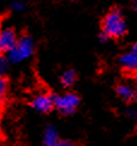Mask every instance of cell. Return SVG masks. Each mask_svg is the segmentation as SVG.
<instances>
[{
  "mask_svg": "<svg viewBox=\"0 0 137 146\" xmlns=\"http://www.w3.org/2000/svg\"><path fill=\"white\" fill-rule=\"evenodd\" d=\"M81 104V97L73 91H67L54 96V110L61 116H70L75 113Z\"/></svg>",
  "mask_w": 137,
  "mask_h": 146,
  "instance_id": "3",
  "label": "cell"
},
{
  "mask_svg": "<svg viewBox=\"0 0 137 146\" xmlns=\"http://www.w3.org/2000/svg\"><path fill=\"white\" fill-rule=\"evenodd\" d=\"M10 90V80L7 76H0V102H5Z\"/></svg>",
  "mask_w": 137,
  "mask_h": 146,
  "instance_id": "10",
  "label": "cell"
},
{
  "mask_svg": "<svg viewBox=\"0 0 137 146\" xmlns=\"http://www.w3.org/2000/svg\"><path fill=\"white\" fill-rule=\"evenodd\" d=\"M114 92L117 97L119 99L126 104H134L137 99V92H136V88L130 85V83H125V82H120V83H117L114 87Z\"/></svg>",
  "mask_w": 137,
  "mask_h": 146,
  "instance_id": "7",
  "label": "cell"
},
{
  "mask_svg": "<svg viewBox=\"0 0 137 146\" xmlns=\"http://www.w3.org/2000/svg\"><path fill=\"white\" fill-rule=\"evenodd\" d=\"M59 135L54 127H47L45 130V137H43V146H58L59 144Z\"/></svg>",
  "mask_w": 137,
  "mask_h": 146,
  "instance_id": "9",
  "label": "cell"
},
{
  "mask_svg": "<svg viewBox=\"0 0 137 146\" xmlns=\"http://www.w3.org/2000/svg\"><path fill=\"white\" fill-rule=\"evenodd\" d=\"M132 10L137 11V0H132Z\"/></svg>",
  "mask_w": 137,
  "mask_h": 146,
  "instance_id": "14",
  "label": "cell"
},
{
  "mask_svg": "<svg viewBox=\"0 0 137 146\" xmlns=\"http://www.w3.org/2000/svg\"><path fill=\"white\" fill-rule=\"evenodd\" d=\"M4 111H5V102H0V141H5L6 140V135H5L4 130L1 129V119H3Z\"/></svg>",
  "mask_w": 137,
  "mask_h": 146,
  "instance_id": "12",
  "label": "cell"
},
{
  "mask_svg": "<svg viewBox=\"0 0 137 146\" xmlns=\"http://www.w3.org/2000/svg\"><path fill=\"white\" fill-rule=\"evenodd\" d=\"M29 104L35 111L40 113H51L54 110V94L51 92H41L31 98Z\"/></svg>",
  "mask_w": 137,
  "mask_h": 146,
  "instance_id": "5",
  "label": "cell"
},
{
  "mask_svg": "<svg viewBox=\"0 0 137 146\" xmlns=\"http://www.w3.org/2000/svg\"><path fill=\"white\" fill-rule=\"evenodd\" d=\"M18 34L13 27L0 28V56H6L17 42Z\"/></svg>",
  "mask_w": 137,
  "mask_h": 146,
  "instance_id": "6",
  "label": "cell"
},
{
  "mask_svg": "<svg viewBox=\"0 0 137 146\" xmlns=\"http://www.w3.org/2000/svg\"><path fill=\"white\" fill-rule=\"evenodd\" d=\"M128 22L124 12L119 7H113L101 21V32L108 40H120L128 34Z\"/></svg>",
  "mask_w": 137,
  "mask_h": 146,
  "instance_id": "1",
  "label": "cell"
},
{
  "mask_svg": "<svg viewBox=\"0 0 137 146\" xmlns=\"http://www.w3.org/2000/svg\"><path fill=\"white\" fill-rule=\"evenodd\" d=\"M35 53V41L30 35L24 34L18 36L17 42L14 44L12 50L6 54V58L10 62V64L20 63L25 59L30 58Z\"/></svg>",
  "mask_w": 137,
  "mask_h": 146,
  "instance_id": "2",
  "label": "cell"
},
{
  "mask_svg": "<svg viewBox=\"0 0 137 146\" xmlns=\"http://www.w3.org/2000/svg\"><path fill=\"white\" fill-rule=\"evenodd\" d=\"M58 146H84L81 141H73V140H59Z\"/></svg>",
  "mask_w": 137,
  "mask_h": 146,
  "instance_id": "13",
  "label": "cell"
},
{
  "mask_svg": "<svg viewBox=\"0 0 137 146\" xmlns=\"http://www.w3.org/2000/svg\"><path fill=\"white\" fill-rule=\"evenodd\" d=\"M25 7H27V4H25L24 0H13L10 5V9L13 12H23Z\"/></svg>",
  "mask_w": 137,
  "mask_h": 146,
  "instance_id": "11",
  "label": "cell"
},
{
  "mask_svg": "<svg viewBox=\"0 0 137 146\" xmlns=\"http://www.w3.org/2000/svg\"><path fill=\"white\" fill-rule=\"evenodd\" d=\"M60 83L63 87L70 88L72 87L78 80V74L75 69H66L63 74L60 75Z\"/></svg>",
  "mask_w": 137,
  "mask_h": 146,
  "instance_id": "8",
  "label": "cell"
},
{
  "mask_svg": "<svg viewBox=\"0 0 137 146\" xmlns=\"http://www.w3.org/2000/svg\"><path fill=\"white\" fill-rule=\"evenodd\" d=\"M119 64L122 65V70L131 79H136V69H137V44L134 42L131 47L123 52L119 56Z\"/></svg>",
  "mask_w": 137,
  "mask_h": 146,
  "instance_id": "4",
  "label": "cell"
}]
</instances>
